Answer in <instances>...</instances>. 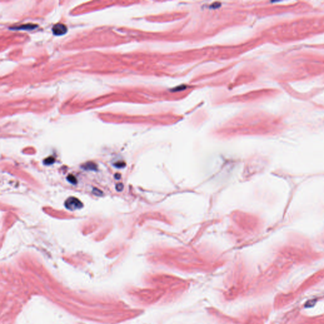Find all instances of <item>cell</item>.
<instances>
[{
    "instance_id": "1",
    "label": "cell",
    "mask_w": 324,
    "mask_h": 324,
    "mask_svg": "<svg viewBox=\"0 0 324 324\" xmlns=\"http://www.w3.org/2000/svg\"><path fill=\"white\" fill-rule=\"evenodd\" d=\"M65 206L67 208L74 210L80 208L82 207V203L75 198H70L65 202Z\"/></svg>"
},
{
    "instance_id": "2",
    "label": "cell",
    "mask_w": 324,
    "mask_h": 324,
    "mask_svg": "<svg viewBox=\"0 0 324 324\" xmlns=\"http://www.w3.org/2000/svg\"><path fill=\"white\" fill-rule=\"evenodd\" d=\"M67 30V27L64 24H55L52 29L53 34L56 36L63 35L64 34L66 33Z\"/></svg>"
}]
</instances>
